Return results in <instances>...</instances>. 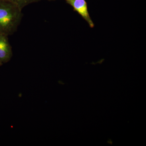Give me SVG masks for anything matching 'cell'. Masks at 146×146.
Returning <instances> with one entry per match:
<instances>
[{"mask_svg": "<svg viewBox=\"0 0 146 146\" xmlns=\"http://www.w3.org/2000/svg\"><path fill=\"white\" fill-rule=\"evenodd\" d=\"M68 4L72 7L75 11L78 12L89 24L90 27H94V23L91 20L85 0H65Z\"/></svg>", "mask_w": 146, "mask_h": 146, "instance_id": "obj_2", "label": "cell"}, {"mask_svg": "<svg viewBox=\"0 0 146 146\" xmlns=\"http://www.w3.org/2000/svg\"><path fill=\"white\" fill-rule=\"evenodd\" d=\"M49 1H50V0H49Z\"/></svg>", "mask_w": 146, "mask_h": 146, "instance_id": "obj_6", "label": "cell"}, {"mask_svg": "<svg viewBox=\"0 0 146 146\" xmlns=\"http://www.w3.org/2000/svg\"><path fill=\"white\" fill-rule=\"evenodd\" d=\"M3 1H7L14 3L23 9L24 7L28 5L29 4L37 1L39 0H3Z\"/></svg>", "mask_w": 146, "mask_h": 146, "instance_id": "obj_4", "label": "cell"}, {"mask_svg": "<svg viewBox=\"0 0 146 146\" xmlns=\"http://www.w3.org/2000/svg\"><path fill=\"white\" fill-rule=\"evenodd\" d=\"M3 65V64L2 63H1V62L0 61V66H2Z\"/></svg>", "mask_w": 146, "mask_h": 146, "instance_id": "obj_5", "label": "cell"}, {"mask_svg": "<svg viewBox=\"0 0 146 146\" xmlns=\"http://www.w3.org/2000/svg\"><path fill=\"white\" fill-rule=\"evenodd\" d=\"M22 9L14 3L0 0V33L14 34L21 24Z\"/></svg>", "mask_w": 146, "mask_h": 146, "instance_id": "obj_1", "label": "cell"}, {"mask_svg": "<svg viewBox=\"0 0 146 146\" xmlns=\"http://www.w3.org/2000/svg\"><path fill=\"white\" fill-rule=\"evenodd\" d=\"M12 55V47L9 41L8 35L0 33V61L3 64L7 63Z\"/></svg>", "mask_w": 146, "mask_h": 146, "instance_id": "obj_3", "label": "cell"}]
</instances>
